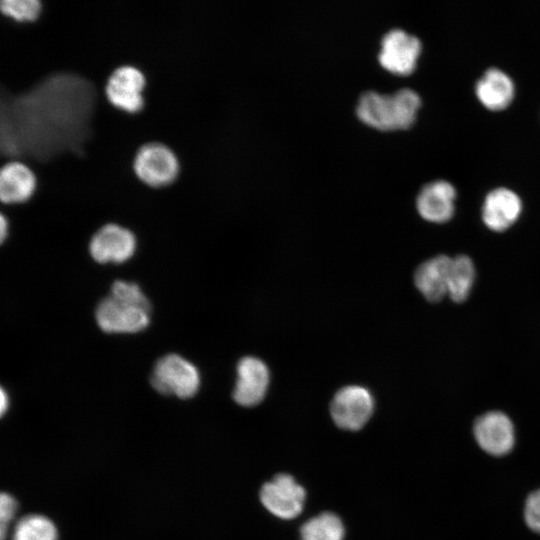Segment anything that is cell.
<instances>
[{
	"instance_id": "cell-1",
	"label": "cell",
	"mask_w": 540,
	"mask_h": 540,
	"mask_svg": "<svg viewBox=\"0 0 540 540\" xmlns=\"http://www.w3.org/2000/svg\"><path fill=\"white\" fill-rule=\"evenodd\" d=\"M151 305L140 287L117 280L110 294L98 304L95 317L98 326L107 333H136L150 322Z\"/></svg>"
},
{
	"instance_id": "cell-2",
	"label": "cell",
	"mask_w": 540,
	"mask_h": 540,
	"mask_svg": "<svg viewBox=\"0 0 540 540\" xmlns=\"http://www.w3.org/2000/svg\"><path fill=\"white\" fill-rule=\"evenodd\" d=\"M420 106V96L410 88L389 94L367 90L358 99L356 114L373 128L399 130L407 129L415 122Z\"/></svg>"
},
{
	"instance_id": "cell-3",
	"label": "cell",
	"mask_w": 540,
	"mask_h": 540,
	"mask_svg": "<svg viewBox=\"0 0 540 540\" xmlns=\"http://www.w3.org/2000/svg\"><path fill=\"white\" fill-rule=\"evenodd\" d=\"M151 385L163 395H174L180 399L193 397L200 386L197 368L178 354H167L154 365Z\"/></svg>"
},
{
	"instance_id": "cell-4",
	"label": "cell",
	"mask_w": 540,
	"mask_h": 540,
	"mask_svg": "<svg viewBox=\"0 0 540 540\" xmlns=\"http://www.w3.org/2000/svg\"><path fill=\"white\" fill-rule=\"evenodd\" d=\"M133 169L140 180L152 187L172 183L179 169L174 152L165 144L150 142L136 152Z\"/></svg>"
},
{
	"instance_id": "cell-5",
	"label": "cell",
	"mask_w": 540,
	"mask_h": 540,
	"mask_svg": "<svg viewBox=\"0 0 540 540\" xmlns=\"http://www.w3.org/2000/svg\"><path fill=\"white\" fill-rule=\"evenodd\" d=\"M421 48L416 36L399 28L391 29L381 39L378 60L386 70L408 75L416 68Z\"/></svg>"
},
{
	"instance_id": "cell-6",
	"label": "cell",
	"mask_w": 540,
	"mask_h": 540,
	"mask_svg": "<svg viewBox=\"0 0 540 540\" xmlns=\"http://www.w3.org/2000/svg\"><path fill=\"white\" fill-rule=\"evenodd\" d=\"M374 410V399L364 387L350 385L340 389L331 402V415L342 429L359 430Z\"/></svg>"
},
{
	"instance_id": "cell-7",
	"label": "cell",
	"mask_w": 540,
	"mask_h": 540,
	"mask_svg": "<svg viewBox=\"0 0 540 540\" xmlns=\"http://www.w3.org/2000/svg\"><path fill=\"white\" fill-rule=\"evenodd\" d=\"M473 434L479 447L491 456H505L515 444L513 422L501 411H489L478 416L474 421Z\"/></svg>"
},
{
	"instance_id": "cell-8",
	"label": "cell",
	"mask_w": 540,
	"mask_h": 540,
	"mask_svg": "<svg viewBox=\"0 0 540 540\" xmlns=\"http://www.w3.org/2000/svg\"><path fill=\"white\" fill-rule=\"evenodd\" d=\"M260 500L273 515L293 519L304 507L305 490L290 475L279 474L263 485Z\"/></svg>"
},
{
	"instance_id": "cell-9",
	"label": "cell",
	"mask_w": 540,
	"mask_h": 540,
	"mask_svg": "<svg viewBox=\"0 0 540 540\" xmlns=\"http://www.w3.org/2000/svg\"><path fill=\"white\" fill-rule=\"evenodd\" d=\"M145 83V76L138 68L131 65L119 66L108 77L106 96L115 107L136 113L144 105L142 91Z\"/></svg>"
},
{
	"instance_id": "cell-10",
	"label": "cell",
	"mask_w": 540,
	"mask_h": 540,
	"mask_svg": "<svg viewBox=\"0 0 540 540\" xmlns=\"http://www.w3.org/2000/svg\"><path fill=\"white\" fill-rule=\"evenodd\" d=\"M135 249L134 234L115 223L98 229L89 244L92 258L99 263H123L133 256Z\"/></svg>"
},
{
	"instance_id": "cell-11",
	"label": "cell",
	"mask_w": 540,
	"mask_h": 540,
	"mask_svg": "<svg viewBox=\"0 0 540 540\" xmlns=\"http://www.w3.org/2000/svg\"><path fill=\"white\" fill-rule=\"evenodd\" d=\"M269 385V370L264 362L255 357H244L237 365V380L233 391L234 400L242 406L260 403Z\"/></svg>"
},
{
	"instance_id": "cell-12",
	"label": "cell",
	"mask_w": 540,
	"mask_h": 540,
	"mask_svg": "<svg viewBox=\"0 0 540 540\" xmlns=\"http://www.w3.org/2000/svg\"><path fill=\"white\" fill-rule=\"evenodd\" d=\"M456 191L447 181L437 180L423 186L416 207L422 218L435 223L448 221L454 214Z\"/></svg>"
},
{
	"instance_id": "cell-13",
	"label": "cell",
	"mask_w": 540,
	"mask_h": 540,
	"mask_svg": "<svg viewBox=\"0 0 540 540\" xmlns=\"http://www.w3.org/2000/svg\"><path fill=\"white\" fill-rule=\"evenodd\" d=\"M522 203L519 196L507 188L489 192L482 206V219L493 231H504L519 217Z\"/></svg>"
},
{
	"instance_id": "cell-14",
	"label": "cell",
	"mask_w": 540,
	"mask_h": 540,
	"mask_svg": "<svg viewBox=\"0 0 540 540\" xmlns=\"http://www.w3.org/2000/svg\"><path fill=\"white\" fill-rule=\"evenodd\" d=\"M451 259L447 255L440 254L429 258L417 267L414 282L428 301L437 302L448 293Z\"/></svg>"
},
{
	"instance_id": "cell-15",
	"label": "cell",
	"mask_w": 540,
	"mask_h": 540,
	"mask_svg": "<svg viewBox=\"0 0 540 540\" xmlns=\"http://www.w3.org/2000/svg\"><path fill=\"white\" fill-rule=\"evenodd\" d=\"M36 186L35 175L24 163L11 161L0 171V198L3 203H20L28 200Z\"/></svg>"
},
{
	"instance_id": "cell-16",
	"label": "cell",
	"mask_w": 540,
	"mask_h": 540,
	"mask_svg": "<svg viewBox=\"0 0 540 540\" xmlns=\"http://www.w3.org/2000/svg\"><path fill=\"white\" fill-rule=\"evenodd\" d=\"M476 95L486 108L500 111L512 102L514 85L510 77L503 71L491 68L478 80Z\"/></svg>"
},
{
	"instance_id": "cell-17",
	"label": "cell",
	"mask_w": 540,
	"mask_h": 540,
	"mask_svg": "<svg viewBox=\"0 0 540 540\" xmlns=\"http://www.w3.org/2000/svg\"><path fill=\"white\" fill-rule=\"evenodd\" d=\"M475 279V267L467 255L451 259L448 277V295L454 302L464 301L470 294Z\"/></svg>"
},
{
	"instance_id": "cell-18",
	"label": "cell",
	"mask_w": 540,
	"mask_h": 540,
	"mask_svg": "<svg viewBox=\"0 0 540 540\" xmlns=\"http://www.w3.org/2000/svg\"><path fill=\"white\" fill-rule=\"evenodd\" d=\"M300 534L301 540H343L345 529L336 514L324 512L304 523Z\"/></svg>"
},
{
	"instance_id": "cell-19",
	"label": "cell",
	"mask_w": 540,
	"mask_h": 540,
	"mask_svg": "<svg viewBox=\"0 0 540 540\" xmlns=\"http://www.w3.org/2000/svg\"><path fill=\"white\" fill-rule=\"evenodd\" d=\"M57 538L54 523L40 514H30L21 518L12 533V540H57Z\"/></svg>"
},
{
	"instance_id": "cell-20",
	"label": "cell",
	"mask_w": 540,
	"mask_h": 540,
	"mask_svg": "<svg viewBox=\"0 0 540 540\" xmlns=\"http://www.w3.org/2000/svg\"><path fill=\"white\" fill-rule=\"evenodd\" d=\"M0 6L3 14L17 21H33L41 12L39 0H2Z\"/></svg>"
},
{
	"instance_id": "cell-21",
	"label": "cell",
	"mask_w": 540,
	"mask_h": 540,
	"mask_svg": "<svg viewBox=\"0 0 540 540\" xmlns=\"http://www.w3.org/2000/svg\"><path fill=\"white\" fill-rule=\"evenodd\" d=\"M524 520L529 529L540 534V488L528 495L524 505Z\"/></svg>"
},
{
	"instance_id": "cell-22",
	"label": "cell",
	"mask_w": 540,
	"mask_h": 540,
	"mask_svg": "<svg viewBox=\"0 0 540 540\" xmlns=\"http://www.w3.org/2000/svg\"><path fill=\"white\" fill-rule=\"evenodd\" d=\"M17 510L16 500L7 493H2L0 496V537L4 540L7 533V528L13 520Z\"/></svg>"
},
{
	"instance_id": "cell-23",
	"label": "cell",
	"mask_w": 540,
	"mask_h": 540,
	"mask_svg": "<svg viewBox=\"0 0 540 540\" xmlns=\"http://www.w3.org/2000/svg\"><path fill=\"white\" fill-rule=\"evenodd\" d=\"M8 232V224L5 216L1 214L0 216V238L1 242H3L7 236Z\"/></svg>"
},
{
	"instance_id": "cell-24",
	"label": "cell",
	"mask_w": 540,
	"mask_h": 540,
	"mask_svg": "<svg viewBox=\"0 0 540 540\" xmlns=\"http://www.w3.org/2000/svg\"><path fill=\"white\" fill-rule=\"evenodd\" d=\"M8 396L4 389H1V401H0V408H1V414H4L6 409L8 408Z\"/></svg>"
}]
</instances>
